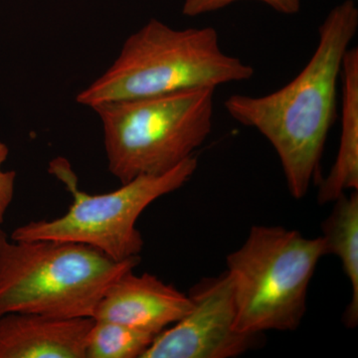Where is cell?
Wrapping results in <instances>:
<instances>
[{"label":"cell","instance_id":"obj_9","mask_svg":"<svg viewBox=\"0 0 358 358\" xmlns=\"http://www.w3.org/2000/svg\"><path fill=\"white\" fill-rule=\"evenodd\" d=\"M93 317L11 313L0 317V358H86Z\"/></svg>","mask_w":358,"mask_h":358},{"label":"cell","instance_id":"obj_1","mask_svg":"<svg viewBox=\"0 0 358 358\" xmlns=\"http://www.w3.org/2000/svg\"><path fill=\"white\" fill-rule=\"evenodd\" d=\"M357 29V7L345 0L327 14L315 51L289 83L266 96L235 94L224 101L232 119L257 129L274 148L296 199L320 180V160L336 119L343 58Z\"/></svg>","mask_w":358,"mask_h":358},{"label":"cell","instance_id":"obj_3","mask_svg":"<svg viewBox=\"0 0 358 358\" xmlns=\"http://www.w3.org/2000/svg\"><path fill=\"white\" fill-rule=\"evenodd\" d=\"M140 262V256L117 261L75 242L15 241L0 229V317H93L108 289Z\"/></svg>","mask_w":358,"mask_h":358},{"label":"cell","instance_id":"obj_4","mask_svg":"<svg viewBox=\"0 0 358 358\" xmlns=\"http://www.w3.org/2000/svg\"><path fill=\"white\" fill-rule=\"evenodd\" d=\"M213 88L115 101L92 108L102 122L109 171L121 185L169 173L212 131Z\"/></svg>","mask_w":358,"mask_h":358},{"label":"cell","instance_id":"obj_5","mask_svg":"<svg viewBox=\"0 0 358 358\" xmlns=\"http://www.w3.org/2000/svg\"><path fill=\"white\" fill-rule=\"evenodd\" d=\"M324 255L322 236L310 239L281 226H253L226 260L236 331L255 336L296 331L307 310L310 280Z\"/></svg>","mask_w":358,"mask_h":358},{"label":"cell","instance_id":"obj_10","mask_svg":"<svg viewBox=\"0 0 358 358\" xmlns=\"http://www.w3.org/2000/svg\"><path fill=\"white\" fill-rule=\"evenodd\" d=\"M341 82V134L331 171L320 179V204L334 202L348 190H358V49L348 48Z\"/></svg>","mask_w":358,"mask_h":358},{"label":"cell","instance_id":"obj_2","mask_svg":"<svg viewBox=\"0 0 358 358\" xmlns=\"http://www.w3.org/2000/svg\"><path fill=\"white\" fill-rule=\"evenodd\" d=\"M254 74L251 65L222 50L213 27L174 29L152 18L129 36L109 69L76 101L93 108L183 90L216 89L248 81Z\"/></svg>","mask_w":358,"mask_h":358},{"label":"cell","instance_id":"obj_12","mask_svg":"<svg viewBox=\"0 0 358 358\" xmlns=\"http://www.w3.org/2000/svg\"><path fill=\"white\" fill-rule=\"evenodd\" d=\"M155 334L110 322L94 320L86 345V358H141Z\"/></svg>","mask_w":358,"mask_h":358},{"label":"cell","instance_id":"obj_11","mask_svg":"<svg viewBox=\"0 0 358 358\" xmlns=\"http://www.w3.org/2000/svg\"><path fill=\"white\" fill-rule=\"evenodd\" d=\"M331 215L322 226L327 254L341 259L343 271L352 285V301L346 308L345 322L348 327L358 322V190L334 200Z\"/></svg>","mask_w":358,"mask_h":358},{"label":"cell","instance_id":"obj_6","mask_svg":"<svg viewBox=\"0 0 358 358\" xmlns=\"http://www.w3.org/2000/svg\"><path fill=\"white\" fill-rule=\"evenodd\" d=\"M197 166L199 160L192 155L169 173L140 176L115 192L90 194L80 189L69 160L55 157L49 162L48 171L72 196L69 210L62 217L20 226L9 237L15 241L57 240L88 245L117 261L140 256L145 245L136 228L141 214L159 197L185 185Z\"/></svg>","mask_w":358,"mask_h":358},{"label":"cell","instance_id":"obj_8","mask_svg":"<svg viewBox=\"0 0 358 358\" xmlns=\"http://www.w3.org/2000/svg\"><path fill=\"white\" fill-rule=\"evenodd\" d=\"M122 274L96 306L94 320H110L157 336L192 310L189 296L157 275Z\"/></svg>","mask_w":358,"mask_h":358},{"label":"cell","instance_id":"obj_14","mask_svg":"<svg viewBox=\"0 0 358 358\" xmlns=\"http://www.w3.org/2000/svg\"><path fill=\"white\" fill-rule=\"evenodd\" d=\"M8 155V147L0 141V224L4 222L6 212L13 203L15 190V171H6L2 169Z\"/></svg>","mask_w":358,"mask_h":358},{"label":"cell","instance_id":"obj_13","mask_svg":"<svg viewBox=\"0 0 358 358\" xmlns=\"http://www.w3.org/2000/svg\"><path fill=\"white\" fill-rule=\"evenodd\" d=\"M241 0H185L182 13L188 17L214 13ZM262 2L277 13L293 15L300 13L301 0H255Z\"/></svg>","mask_w":358,"mask_h":358},{"label":"cell","instance_id":"obj_7","mask_svg":"<svg viewBox=\"0 0 358 358\" xmlns=\"http://www.w3.org/2000/svg\"><path fill=\"white\" fill-rule=\"evenodd\" d=\"M192 307L164 329L141 358H230L243 355L258 336L235 329L232 285L227 272L206 278L189 293Z\"/></svg>","mask_w":358,"mask_h":358}]
</instances>
